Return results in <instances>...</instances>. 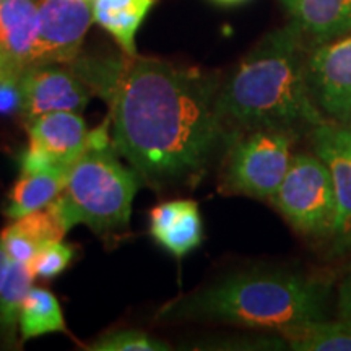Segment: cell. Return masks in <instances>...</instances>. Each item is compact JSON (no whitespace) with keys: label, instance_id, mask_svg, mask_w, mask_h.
Here are the masks:
<instances>
[{"label":"cell","instance_id":"4","mask_svg":"<svg viewBox=\"0 0 351 351\" xmlns=\"http://www.w3.org/2000/svg\"><path fill=\"white\" fill-rule=\"evenodd\" d=\"M117 155L112 143L88 147L72 166L67 186L51 202L67 230L86 225L96 234H114L129 228L142 178Z\"/></svg>","mask_w":351,"mask_h":351},{"label":"cell","instance_id":"18","mask_svg":"<svg viewBox=\"0 0 351 351\" xmlns=\"http://www.w3.org/2000/svg\"><path fill=\"white\" fill-rule=\"evenodd\" d=\"M34 276L29 265L12 262L0 293V340L5 346L15 345L20 330V311Z\"/></svg>","mask_w":351,"mask_h":351},{"label":"cell","instance_id":"9","mask_svg":"<svg viewBox=\"0 0 351 351\" xmlns=\"http://www.w3.org/2000/svg\"><path fill=\"white\" fill-rule=\"evenodd\" d=\"M309 83L320 111L351 119V33L319 44L307 60Z\"/></svg>","mask_w":351,"mask_h":351},{"label":"cell","instance_id":"21","mask_svg":"<svg viewBox=\"0 0 351 351\" xmlns=\"http://www.w3.org/2000/svg\"><path fill=\"white\" fill-rule=\"evenodd\" d=\"M73 256H75V249L72 245L64 244L62 241H56L41 247V251L29 263V269L34 278L52 280L67 269Z\"/></svg>","mask_w":351,"mask_h":351},{"label":"cell","instance_id":"22","mask_svg":"<svg viewBox=\"0 0 351 351\" xmlns=\"http://www.w3.org/2000/svg\"><path fill=\"white\" fill-rule=\"evenodd\" d=\"M23 114V86L21 73L2 72L0 75V114Z\"/></svg>","mask_w":351,"mask_h":351},{"label":"cell","instance_id":"8","mask_svg":"<svg viewBox=\"0 0 351 351\" xmlns=\"http://www.w3.org/2000/svg\"><path fill=\"white\" fill-rule=\"evenodd\" d=\"M91 23V0H39L38 34L29 67L75 62Z\"/></svg>","mask_w":351,"mask_h":351},{"label":"cell","instance_id":"19","mask_svg":"<svg viewBox=\"0 0 351 351\" xmlns=\"http://www.w3.org/2000/svg\"><path fill=\"white\" fill-rule=\"evenodd\" d=\"M285 339L293 350L300 351H351V319L307 324L287 333Z\"/></svg>","mask_w":351,"mask_h":351},{"label":"cell","instance_id":"7","mask_svg":"<svg viewBox=\"0 0 351 351\" xmlns=\"http://www.w3.org/2000/svg\"><path fill=\"white\" fill-rule=\"evenodd\" d=\"M29 143L20 155L21 174L72 168L86 152L90 130L80 112L56 111L26 122Z\"/></svg>","mask_w":351,"mask_h":351},{"label":"cell","instance_id":"15","mask_svg":"<svg viewBox=\"0 0 351 351\" xmlns=\"http://www.w3.org/2000/svg\"><path fill=\"white\" fill-rule=\"evenodd\" d=\"M158 0H91L93 21L111 34L127 56H137L135 36Z\"/></svg>","mask_w":351,"mask_h":351},{"label":"cell","instance_id":"11","mask_svg":"<svg viewBox=\"0 0 351 351\" xmlns=\"http://www.w3.org/2000/svg\"><path fill=\"white\" fill-rule=\"evenodd\" d=\"M314 152L332 176L337 195L333 238L348 247L351 239V130L324 124L313 130Z\"/></svg>","mask_w":351,"mask_h":351},{"label":"cell","instance_id":"24","mask_svg":"<svg viewBox=\"0 0 351 351\" xmlns=\"http://www.w3.org/2000/svg\"><path fill=\"white\" fill-rule=\"evenodd\" d=\"M8 267H10V258H8L5 249H3L2 245V241H0V293H2V287L3 282H5Z\"/></svg>","mask_w":351,"mask_h":351},{"label":"cell","instance_id":"20","mask_svg":"<svg viewBox=\"0 0 351 351\" xmlns=\"http://www.w3.org/2000/svg\"><path fill=\"white\" fill-rule=\"evenodd\" d=\"M93 351H168L171 346L163 340L148 335L142 330H114L101 335L93 345Z\"/></svg>","mask_w":351,"mask_h":351},{"label":"cell","instance_id":"2","mask_svg":"<svg viewBox=\"0 0 351 351\" xmlns=\"http://www.w3.org/2000/svg\"><path fill=\"white\" fill-rule=\"evenodd\" d=\"M307 60L304 34L293 21L267 34L219 86L223 119L244 130L293 135L327 124L311 90Z\"/></svg>","mask_w":351,"mask_h":351},{"label":"cell","instance_id":"25","mask_svg":"<svg viewBox=\"0 0 351 351\" xmlns=\"http://www.w3.org/2000/svg\"><path fill=\"white\" fill-rule=\"evenodd\" d=\"M213 2L221 3V5H236V3H243L245 0H213Z\"/></svg>","mask_w":351,"mask_h":351},{"label":"cell","instance_id":"13","mask_svg":"<svg viewBox=\"0 0 351 351\" xmlns=\"http://www.w3.org/2000/svg\"><path fill=\"white\" fill-rule=\"evenodd\" d=\"M150 234L165 251L184 257L204 241V223L194 200H171L150 212Z\"/></svg>","mask_w":351,"mask_h":351},{"label":"cell","instance_id":"12","mask_svg":"<svg viewBox=\"0 0 351 351\" xmlns=\"http://www.w3.org/2000/svg\"><path fill=\"white\" fill-rule=\"evenodd\" d=\"M39 0L0 2V67L23 73L29 67L38 34Z\"/></svg>","mask_w":351,"mask_h":351},{"label":"cell","instance_id":"26","mask_svg":"<svg viewBox=\"0 0 351 351\" xmlns=\"http://www.w3.org/2000/svg\"><path fill=\"white\" fill-rule=\"evenodd\" d=\"M350 245H351V239H350V244H348V247H350Z\"/></svg>","mask_w":351,"mask_h":351},{"label":"cell","instance_id":"3","mask_svg":"<svg viewBox=\"0 0 351 351\" xmlns=\"http://www.w3.org/2000/svg\"><path fill=\"white\" fill-rule=\"evenodd\" d=\"M330 285L288 269H251L182 295L158 311L161 322H218L282 335L326 320Z\"/></svg>","mask_w":351,"mask_h":351},{"label":"cell","instance_id":"16","mask_svg":"<svg viewBox=\"0 0 351 351\" xmlns=\"http://www.w3.org/2000/svg\"><path fill=\"white\" fill-rule=\"evenodd\" d=\"M70 169L72 168H56L43 173L21 174L8 195L7 217L19 219L47 207L67 186Z\"/></svg>","mask_w":351,"mask_h":351},{"label":"cell","instance_id":"6","mask_svg":"<svg viewBox=\"0 0 351 351\" xmlns=\"http://www.w3.org/2000/svg\"><path fill=\"white\" fill-rule=\"evenodd\" d=\"M236 140L228 152L221 191L226 194L271 199L291 165L289 132L257 129Z\"/></svg>","mask_w":351,"mask_h":351},{"label":"cell","instance_id":"5","mask_svg":"<svg viewBox=\"0 0 351 351\" xmlns=\"http://www.w3.org/2000/svg\"><path fill=\"white\" fill-rule=\"evenodd\" d=\"M270 200L301 234L313 238L333 236L337 195L328 168L317 155L301 153L293 156L282 186Z\"/></svg>","mask_w":351,"mask_h":351},{"label":"cell","instance_id":"27","mask_svg":"<svg viewBox=\"0 0 351 351\" xmlns=\"http://www.w3.org/2000/svg\"><path fill=\"white\" fill-rule=\"evenodd\" d=\"M0 2H2V0H0Z\"/></svg>","mask_w":351,"mask_h":351},{"label":"cell","instance_id":"17","mask_svg":"<svg viewBox=\"0 0 351 351\" xmlns=\"http://www.w3.org/2000/svg\"><path fill=\"white\" fill-rule=\"evenodd\" d=\"M21 341L38 339L47 333H65L67 326L62 307L49 289L32 287L26 293L20 311Z\"/></svg>","mask_w":351,"mask_h":351},{"label":"cell","instance_id":"23","mask_svg":"<svg viewBox=\"0 0 351 351\" xmlns=\"http://www.w3.org/2000/svg\"><path fill=\"white\" fill-rule=\"evenodd\" d=\"M340 314L345 319H351V271L346 275L345 282L340 287V298H339Z\"/></svg>","mask_w":351,"mask_h":351},{"label":"cell","instance_id":"1","mask_svg":"<svg viewBox=\"0 0 351 351\" xmlns=\"http://www.w3.org/2000/svg\"><path fill=\"white\" fill-rule=\"evenodd\" d=\"M67 67L106 101L114 150L152 186L199 178L225 142L213 75L138 54Z\"/></svg>","mask_w":351,"mask_h":351},{"label":"cell","instance_id":"14","mask_svg":"<svg viewBox=\"0 0 351 351\" xmlns=\"http://www.w3.org/2000/svg\"><path fill=\"white\" fill-rule=\"evenodd\" d=\"M291 21L317 44L351 33V0H282Z\"/></svg>","mask_w":351,"mask_h":351},{"label":"cell","instance_id":"10","mask_svg":"<svg viewBox=\"0 0 351 351\" xmlns=\"http://www.w3.org/2000/svg\"><path fill=\"white\" fill-rule=\"evenodd\" d=\"M23 116L26 122L56 111L82 112L91 90L67 65H34L21 73Z\"/></svg>","mask_w":351,"mask_h":351}]
</instances>
